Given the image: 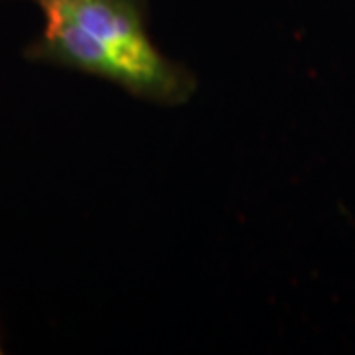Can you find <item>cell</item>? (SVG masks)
<instances>
[{"instance_id":"obj_2","label":"cell","mask_w":355,"mask_h":355,"mask_svg":"<svg viewBox=\"0 0 355 355\" xmlns=\"http://www.w3.org/2000/svg\"><path fill=\"white\" fill-rule=\"evenodd\" d=\"M0 354H2V345H0Z\"/></svg>"},{"instance_id":"obj_1","label":"cell","mask_w":355,"mask_h":355,"mask_svg":"<svg viewBox=\"0 0 355 355\" xmlns=\"http://www.w3.org/2000/svg\"><path fill=\"white\" fill-rule=\"evenodd\" d=\"M30 2L44 16V28L24 50L28 62L99 77L166 107L191 99L196 76L160 51L148 30L146 0Z\"/></svg>"}]
</instances>
